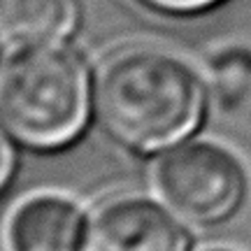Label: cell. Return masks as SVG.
<instances>
[{"instance_id":"obj_5","label":"cell","mask_w":251,"mask_h":251,"mask_svg":"<svg viewBox=\"0 0 251 251\" xmlns=\"http://www.w3.org/2000/svg\"><path fill=\"white\" fill-rule=\"evenodd\" d=\"M84 216L61 196H33L12 212L7 224L9 251H79Z\"/></svg>"},{"instance_id":"obj_6","label":"cell","mask_w":251,"mask_h":251,"mask_svg":"<svg viewBox=\"0 0 251 251\" xmlns=\"http://www.w3.org/2000/svg\"><path fill=\"white\" fill-rule=\"evenodd\" d=\"M0 21L26 42H56L79 21V0H0Z\"/></svg>"},{"instance_id":"obj_7","label":"cell","mask_w":251,"mask_h":251,"mask_svg":"<svg viewBox=\"0 0 251 251\" xmlns=\"http://www.w3.org/2000/svg\"><path fill=\"white\" fill-rule=\"evenodd\" d=\"M142 2L156 9H163V12H198V9H205L219 0H142Z\"/></svg>"},{"instance_id":"obj_4","label":"cell","mask_w":251,"mask_h":251,"mask_svg":"<svg viewBox=\"0 0 251 251\" xmlns=\"http://www.w3.org/2000/svg\"><path fill=\"white\" fill-rule=\"evenodd\" d=\"M184 226L149 198L126 196L102 205L84 235V251H186Z\"/></svg>"},{"instance_id":"obj_3","label":"cell","mask_w":251,"mask_h":251,"mask_svg":"<svg viewBox=\"0 0 251 251\" xmlns=\"http://www.w3.org/2000/svg\"><path fill=\"white\" fill-rule=\"evenodd\" d=\"M156 188L181 219L198 226H214L233 216L242 205L247 172L224 147L188 142L161 158Z\"/></svg>"},{"instance_id":"obj_1","label":"cell","mask_w":251,"mask_h":251,"mask_svg":"<svg viewBox=\"0 0 251 251\" xmlns=\"http://www.w3.org/2000/svg\"><path fill=\"white\" fill-rule=\"evenodd\" d=\"M205 91L193 68L156 47H130L105 61L96 81V109L114 140L156 151L196 130Z\"/></svg>"},{"instance_id":"obj_2","label":"cell","mask_w":251,"mask_h":251,"mask_svg":"<svg viewBox=\"0 0 251 251\" xmlns=\"http://www.w3.org/2000/svg\"><path fill=\"white\" fill-rule=\"evenodd\" d=\"M89 114V75L70 49L26 42L0 63V124L17 140L49 149L70 142Z\"/></svg>"},{"instance_id":"obj_8","label":"cell","mask_w":251,"mask_h":251,"mask_svg":"<svg viewBox=\"0 0 251 251\" xmlns=\"http://www.w3.org/2000/svg\"><path fill=\"white\" fill-rule=\"evenodd\" d=\"M12 147L5 140V135L0 133V188L5 186V181L9 179V172H12Z\"/></svg>"},{"instance_id":"obj_9","label":"cell","mask_w":251,"mask_h":251,"mask_svg":"<svg viewBox=\"0 0 251 251\" xmlns=\"http://www.w3.org/2000/svg\"><path fill=\"white\" fill-rule=\"evenodd\" d=\"M209 251H230V249H209Z\"/></svg>"}]
</instances>
